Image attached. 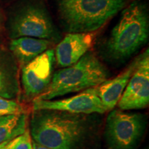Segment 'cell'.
Returning <instances> with one entry per match:
<instances>
[{"mask_svg": "<svg viewBox=\"0 0 149 149\" xmlns=\"http://www.w3.org/2000/svg\"><path fill=\"white\" fill-rule=\"evenodd\" d=\"M146 127L144 115L121 109L111 110L106 122L107 149H136Z\"/></svg>", "mask_w": 149, "mask_h": 149, "instance_id": "5b68a950", "label": "cell"}, {"mask_svg": "<svg viewBox=\"0 0 149 149\" xmlns=\"http://www.w3.org/2000/svg\"><path fill=\"white\" fill-rule=\"evenodd\" d=\"M55 61V51L50 48L23 66L22 84L28 99L34 100L47 88L53 77Z\"/></svg>", "mask_w": 149, "mask_h": 149, "instance_id": "52a82bcc", "label": "cell"}, {"mask_svg": "<svg viewBox=\"0 0 149 149\" xmlns=\"http://www.w3.org/2000/svg\"><path fill=\"white\" fill-rule=\"evenodd\" d=\"M54 42L45 39L22 37L13 39L10 43L13 55L22 66H25L37 56L52 48Z\"/></svg>", "mask_w": 149, "mask_h": 149, "instance_id": "7c38bea8", "label": "cell"}, {"mask_svg": "<svg viewBox=\"0 0 149 149\" xmlns=\"http://www.w3.org/2000/svg\"><path fill=\"white\" fill-rule=\"evenodd\" d=\"M9 32L13 39L31 37L55 42L59 37L47 8L41 1L28 3L17 11L10 21Z\"/></svg>", "mask_w": 149, "mask_h": 149, "instance_id": "8992f818", "label": "cell"}, {"mask_svg": "<svg viewBox=\"0 0 149 149\" xmlns=\"http://www.w3.org/2000/svg\"><path fill=\"white\" fill-rule=\"evenodd\" d=\"M13 139L6 141H5V142H3L2 144H0V149H8L9 146H10L11 144V141H12Z\"/></svg>", "mask_w": 149, "mask_h": 149, "instance_id": "e0dca14e", "label": "cell"}, {"mask_svg": "<svg viewBox=\"0 0 149 149\" xmlns=\"http://www.w3.org/2000/svg\"><path fill=\"white\" fill-rule=\"evenodd\" d=\"M8 149H33V140L29 128L13 139Z\"/></svg>", "mask_w": 149, "mask_h": 149, "instance_id": "2e32d148", "label": "cell"}, {"mask_svg": "<svg viewBox=\"0 0 149 149\" xmlns=\"http://www.w3.org/2000/svg\"><path fill=\"white\" fill-rule=\"evenodd\" d=\"M33 148H34V149H53L51 148H48V147L44 146H42V145L37 144V143L34 142L33 141Z\"/></svg>", "mask_w": 149, "mask_h": 149, "instance_id": "ac0fdd59", "label": "cell"}, {"mask_svg": "<svg viewBox=\"0 0 149 149\" xmlns=\"http://www.w3.org/2000/svg\"><path fill=\"white\" fill-rule=\"evenodd\" d=\"M49 109L77 114H103L108 111L96 93L95 87L81 91L79 94L58 100H35L33 110Z\"/></svg>", "mask_w": 149, "mask_h": 149, "instance_id": "9c48e42d", "label": "cell"}, {"mask_svg": "<svg viewBox=\"0 0 149 149\" xmlns=\"http://www.w3.org/2000/svg\"><path fill=\"white\" fill-rule=\"evenodd\" d=\"M109 77V71L106 66L95 54L88 51L74 64L53 73L47 88L35 99L50 100L83 91L97 86Z\"/></svg>", "mask_w": 149, "mask_h": 149, "instance_id": "3957f363", "label": "cell"}, {"mask_svg": "<svg viewBox=\"0 0 149 149\" xmlns=\"http://www.w3.org/2000/svg\"><path fill=\"white\" fill-rule=\"evenodd\" d=\"M0 23H1V14H0Z\"/></svg>", "mask_w": 149, "mask_h": 149, "instance_id": "d6986e66", "label": "cell"}, {"mask_svg": "<svg viewBox=\"0 0 149 149\" xmlns=\"http://www.w3.org/2000/svg\"><path fill=\"white\" fill-rule=\"evenodd\" d=\"M24 113L22 106L13 100L0 97V116Z\"/></svg>", "mask_w": 149, "mask_h": 149, "instance_id": "9a60e30c", "label": "cell"}, {"mask_svg": "<svg viewBox=\"0 0 149 149\" xmlns=\"http://www.w3.org/2000/svg\"><path fill=\"white\" fill-rule=\"evenodd\" d=\"M139 55L130 62L124 71L113 79H108L97 86L96 93L107 111H111L120 100L126 85L138 64Z\"/></svg>", "mask_w": 149, "mask_h": 149, "instance_id": "8fae6325", "label": "cell"}, {"mask_svg": "<svg viewBox=\"0 0 149 149\" xmlns=\"http://www.w3.org/2000/svg\"><path fill=\"white\" fill-rule=\"evenodd\" d=\"M13 55L0 49V97L13 100L19 94L17 65Z\"/></svg>", "mask_w": 149, "mask_h": 149, "instance_id": "4fadbf2b", "label": "cell"}, {"mask_svg": "<svg viewBox=\"0 0 149 149\" xmlns=\"http://www.w3.org/2000/svg\"><path fill=\"white\" fill-rule=\"evenodd\" d=\"M96 33H70L56 46L55 59L57 65L65 68L79 61L92 46Z\"/></svg>", "mask_w": 149, "mask_h": 149, "instance_id": "30bf717a", "label": "cell"}, {"mask_svg": "<svg viewBox=\"0 0 149 149\" xmlns=\"http://www.w3.org/2000/svg\"><path fill=\"white\" fill-rule=\"evenodd\" d=\"M96 114L33 110L30 134L37 144L53 149H90L97 135Z\"/></svg>", "mask_w": 149, "mask_h": 149, "instance_id": "6da1fadb", "label": "cell"}, {"mask_svg": "<svg viewBox=\"0 0 149 149\" xmlns=\"http://www.w3.org/2000/svg\"><path fill=\"white\" fill-rule=\"evenodd\" d=\"M28 122L29 116L25 113L0 116V144L23 134Z\"/></svg>", "mask_w": 149, "mask_h": 149, "instance_id": "5bb4252c", "label": "cell"}, {"mask_svg": "<svg viewBox=\"0 0 149 149\" xmlns=\"http://www.w3.org/2000/svg\"><path fill=\"white\" fill-rule=\"evenodd\" d=\"M148 24L145 5L137 0L128 4L104 44L106 56L118 62L129 58L148 40Z\"/></svg>", "mask_w": 149, "mask_h": 149, "instance_id": "7a4b0ae2", "label": "cell"}, {"mask_svg": "<svg viewBox=\"0 0 149 149\" xmlns=\"http://www.w3.org/2000/svg\"><path fill=\"white\" fill-rule=\"evenodd\" d=\"M33 149H34V148H33Z\"/></svg>", "mask_w": 149, "mask_h": 149, "instance_id": "ffe728a7", "label": "cell"}, {"mask_svg": "<svg viewBox=\"0 0 149 149\" xmlns=\"http://www.w3.org/2000/svg\"><path fill=\"white\" fill-rule=\"evenodd\" d=\"M149 103V51L139 55L138 64L117 105L123 111L139 110Z\"/></svg>", "mask_w": 149, "mask_h": 149, "instance_id": "ba28073f", "label": "cell"}, {"mask_svg": "<svg viewBox=\"0 0 149 149\" xmlns=\"http://www.w3.org/2000/svg\"><path fill=\"white\" fill-rule=\"evenodd\" d=\"M126 0H57L61 21L70 33H92L124 8Z\"/></svg>", "mask_w": 149, "mask_h": 149, "instance_id": "277c9868", "label": "cell"}]
</instances>
